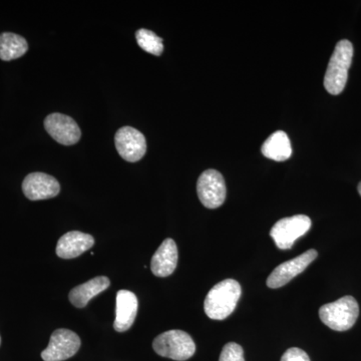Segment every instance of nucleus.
I'll use <instances>...</instances> for the list:
<instances>
[{
	"instance_id": "f257e3e1",
	"label": "nucleus",
	"mask_w": 361,
	"mask_h": 361,
	"mask_svg": "<svg viewBox=\"0 0 361 361\" xmlns=\"http://www.w3.org/2000/svg\"><path fill=\"white\" fill-rule=\"evenodd\" d=\"M241 293V286L236 280L226 279L216 284L207 294L204 302L207 316L214 320L225 319L236 308Z\"/></svg>"
},
{
	"instance_id": "f03ea898",
	"label": "nucleus",
	"mask_w": 361,
	"mask_h": 361,
	"mask_svg": "<svg viewBox=\"0 0 361 361\" xmlns=\"http://www.w3.org/2000/svg\"><path fill=\"white\" fill-rule=\"evenodd\" d=\"M353 58V44L348 39L337 42L324 77V87L330 94L336 96L341 94L345 87Z\"/></svg>"
},
{
	"instance_id": "7ed1b4c3",
	"label": "nucleus",
	"mask_w": 361,
	"mask_h": 361,
	"mask_svg": "<svg viewBox=\"0 0 361 361\" xmlns=\"http://www.w3.org/2000/svg\"><path fill=\"white\" fill-rule=\"evenodd\" d=\"M360 306L355 297L344 296L334 302L325 304L319 310V317L329 329L346 331L355 324Z\"/></svg>"
},
{
	"instance_id": "20e7f679",
	"label": "nucleus",
	"mask_w": 361,
	"mask_h": 361,
	"mask_svg": "<svg viewBox=\"0 0 361 361\" xmlns=\"http://www.w3.org/2000/svg\"><path fill=\"white\" fill-rule=\"evenodd\" d=\"M153 348L159 355L177 361L189 360L196 351L193 339L182 330H169L157 336Z\"/></svg>"
},
{
	"instance_id": "39448f33",
	"label": "nucleus",
	"mask_w": 361,
	"mask_h": 361,
	"mask_svg": "<svg viewBox=\"0 0 361 361\" xmlns=\"http://www.w3.org/2000/svg\"><path fill=\"white\" fill-rule=\"evenodd\" d=\"M311 220L308 216L295 215L283 218L273 226L270 236L274 240L278 248L288 250L297 239L310 231Z\"/></svg>"
},
{
	"instance_id": "423d86ee",
	"label": "nucleus",
	"mask_w": 361,
	"mask_h": 361,
	"mask_svg": "<svg viewBox=\"0 0 361 361\" xmlns=\"http://www.w3.org/2000/svg\"><path fill=\"white\" fill-rule=\"evenodd\" d=\"M199 200L206 208L216 209L223 205L226 199L224 178L216 170L202 173L197 183Z\"/></svg>"
},
{
	"instance_id": "0eeeda50",
	"label": "nucleus",
	"mask_w": 361,
	"mask_h": 361,
	"mask_svg": "<svg viewBox=\"0 0 361 361\" xmlns=\"http://www.w3.org/2000/svg\"><path fill=\"white\" fill-rule=\"evenodd\" d=\"M80 348L77 334L68 329H58L51 334L49 346L42 353L44 361H63L73 357Z\"/></svg>"
},
{
	"instance_id": "6e6552de",
	"label": "nucleus",
	"mask_w": 361,
	"mask_h": 361,
	"mask_svg": "<svg viewBox=\"0 0 361 361\" xmlns=\"http://www.w3.org/2000/svg\"><path fill=\"white\" fill-rule=\"evenodd\" d=\"M318 253L314 249L304 252L298 257L282 263L273 270L267 279V286L276 289L284 286L297 275L302 273L306 268L317 258Z\"/></svg>"
},
{
	"instance_id": "1a4fd4ad",
	"label": "nucleus",
	"mask_w": 361,
	"mask_h": 361,
	"mask_svg": "<svg viewBox=\"0 0 361 361\" xmlns=\"http://www.w3.org/2000/svg\"><path fill=\"white\" fill-rule=\"evenodd\" d=\"M115 144L120 156L130 163L141 160L147 152L146 137L132 127L121 128L116 133Z\"/></svg>"
},
{
	"instance_id": "9d476101",
	"label": "nucleus",
	"mask_w": 361,
	"mask_h": 361,
	"mask_svg": "<svg viewBox=\"0 0 361 361\" xmlns=\"http://www.w3.org/2000/svg\"><path fill=\"white\" fill-rule=\"evenodd\" d=\"M44 128L52 139L65 146L77 144L82 137L80 127L71 116L54 113L44 120Z\"/></svg>"
},
{
	"instance_id": "9b49d317",
	"label": "nucleus",
	"mask_w": 361,
	"mask_h": 361,
	"mask_svg": "<svg viewBox=\"0 0 361 361\" xmlns=\"http://www.w3.org/2000/svg\"><path fill=\"white\" fill-rule=\"evenodd\" d=\"M23 191L30 200H47L58 196L61 185L52 176L35 172L26 176L23 183Z\"/></svg>"
},
{
	"instance_id": "f8f14e48",
	"label": "nucleus",
	"mask_w": 361,
	"mask_h": 361,
	"mask_svg": "<svg viewBox=\"0 0 361 361\" xmlns=\"http://www.w3.org/2000/svg\"><path fill=\"white\" fill-rule=\"evenodd\" d=\"M137 296L133 292L120 290L116 294V320L114 329L118 332H125L134 324L137 313Z\"/></svg>"
},
{
	"instance_id": "ddd939ff",
	"label": "nucleus",
	"mask_w": 361,
	"mask_h": 361,
	"mask_svg": "<svg viewBox=\"0 0 361 361\" xmlns=\"http://www.w3.org/2000/svg\"><path fill=\"white\" fill-rule=\"evenodd\" d=\"M178 264V248L173 239H166L154 254L151 269L157 277L172 275Z\"/></svg>"
},
{
	"instance_id": "4468645a",
	"label": "nucleus",
	"mask_w": 361,
	"mask_h": 361,
	"mask_svg": "<svg viewBox=\"0 0 361 361\" xmlns=\"http://www.w3.org/2000/svg\"><path fill=\"white\" fill-rule=\"evenodd\" d=\"M94 244L92 235L80 231H71L61 236L56 246V254L63 259L77 258L90 250Z\"/></svg>"
},
{
	"instance_id": "2eb2a0df",
	"label": "nucleus",
	"mask_w": 361,
	"mask_h": 361,
	"mask_svg": "<svg viewBox=\"0 0 361 361\" xmlns=\"http://www.w3.org/2000/svg\"><path fill=\"white\" fill-rule=\"evenodd\" d=\"M111 281L108 277L99 276L92 278L90 281L84 284L78 285L70 292V301L77 308H84L90 302V299L94 298L99 293L110 287Z\"/></svg>"
},
{
	"instance_id": "dca6fc26",
	"label": "nucleus",
	"mask_w": 361,
	"mask_h": 361,
	"mask_svg": "<svg viewBox=\"0 0 361 361\" xmlns=\"http://www.w3.org/2000/svg\"><path fill=\"white\" fill-rule=\"evenodd\" d=\"M261 152L266 158L273 161L288 160L292 154L290 140L283 130H277L266 140Z\"/></svg>"
},
{
	"instance_id": "f3484780",
	"label": "nucleus",
	"mask_w": 361,
	"mask_h": 361,
	"mask_svg": "<svg viewBox=\"0 0 361 361\" xmlns=\"http://www.w3.org/2000/svg\"><path fill=\"white\" fill-rule=\"evenodd\" d=\"M28 44L25 37L16 33L4 32L0 35V59L11 61L25 56Z\"/></svg>"
},
{
	"instance_id": "a211bd4d",
	"label": "nucleus",
	"mask_w": 361,
	"mask_h": 361,
	"mask_svg": "<svg viewBox=\"0 0 361 361\" xmlns=\"http://www.w3.org/2000/svg\"><path fill=\"white\" fill-rule=\"evenodd\" d=\"M135 39H137L140 47L148 54L158 56L163 54V39L158 37L155 32L146 30V28H141L135 32Z\"/></svg>"
},
{
	"instance_id": "6ab92c4d",
	"label": "nucleus",
	"mask_w": 361,
	"mask_h": 361,
	"mask_svg": "<svg viewBox=\"0 0 361 361\" xmlns=\"http://www.w3.org/2000/svg\"><path fill=\"white\" fill-rule=\"evenodd\" d=\"M219 361H245L243 348L235 342H229L223 348Z\"/></svg>"
},
{
	"instance_id": "aec40b11",
	"label": "nucleus",
	"mask_w": 361,
	"mask_h": 361,
	"mask_svg": "<svg viewBox=\"0 0 361 361\" xmlns=\"http://www.w3.org/2000/svg\"><path fill=\"white\" fill-rule=\"evenodd\" d=\"M281 361H310V358L302 349L292 348L285 351Z\"/></svg>"
},
{
	"instance_id": "412c9836",
	"label": "nucleus",
	"mask_w": 361,
	"mask_h": 361,
	"mask_svg": "<svg viewBox=\"0 0 361 361\" xmlns=\"http://www.w3.org/2000/svg\"><path fill=\"white\" fill-rule=\"evenodd\" d=\"M358 193H360L361 196V182L358 184Z\"/></svg>"
},
{
	"instance_id": "4be33fe9",
	"label": "nucleus",
	"mask_w": 361,
	"mask_h": 361,
	"mask_svg": "<svg viewBox=\"0 0 361 361\" xmlns=\"http://www.w3.org/2000/svg\"><path fill=\"white\" fill-rule=\"evenodd\" d=\"M0 343H1V338H0Z\"/></svg>"
}]
</instances>
